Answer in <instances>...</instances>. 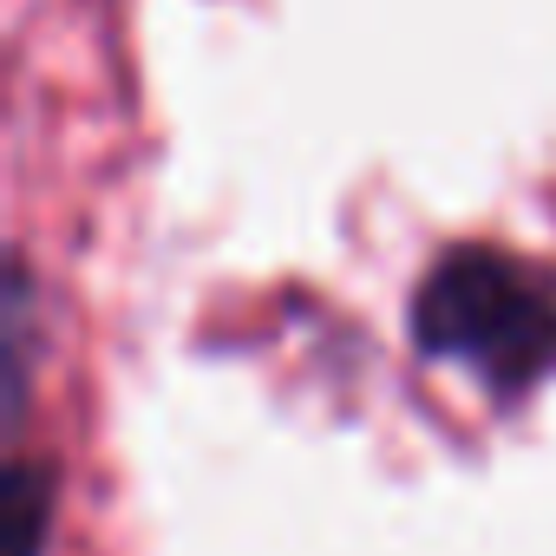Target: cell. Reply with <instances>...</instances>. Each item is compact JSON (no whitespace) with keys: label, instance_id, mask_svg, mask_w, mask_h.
I'll return each instance as SVG.
<instances>
[{"label":"cell","instance_id":"1","mask_svg":"<svg viewBox=\"0 0 556 556\" xmlns=\"http://www.w3.org/2000/svg\"><path fill=\"white\" fill-rule=\"evenodd\" d=\"M413 341L517 393L556 367V275L504 249H452L413 295Z\"/></svg>","mask_w":556,"mask_h":556}]
</instances>
